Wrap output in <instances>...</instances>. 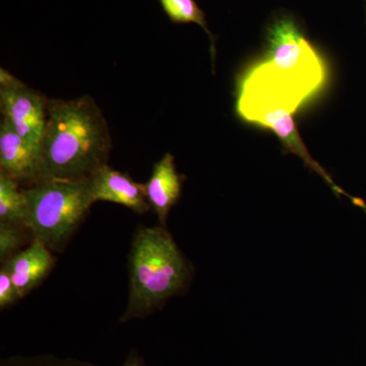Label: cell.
Instances as JSON below:
<instances>
[{"label":"cell","mask_w":366,"mask_h":366,"mask_svg":"<svg viewBox=\"0 0 366 366\" xmlns=\"http://www.w3.org/2000/svg\"><path fill=\"white\" fill-rule=\"evenodd\" d=\"M110 147L104 118L90 97L48 101L41 180L90 178L106 165Z\"/></svg>","instance_id":"6da1fadb"},{"label":"cell","mask_w":366,"mask_h":366,"mask_svg":"<svg viewBox=\"0 0 366 366\" xmlns=\"http://www.w3.org/2000/svg\"><path fill=\"white\" fill-rule=\"evenodd\" d=\"M129 261V298L120 322L153 314L192 279V268L163 227L137 229Z\"/></svg>","instance_id":"7a4b0ae2"},{"label":"cell","mask_w":366,"mask_h":366,"mask_svg":"<svg viewBox=\"0 0 366 366\" xmlns=\"http://www.w3.org/2000/svg\"><path fill=\"white\" fill-rule=\"evenodd\" d=\"M305 101L307 99L292 86L277 78L259 62L240 81L236 112L245 122L273 131L284 148L300 157L312 172L320 175L337 196L349 197L355 206L366 212L365 202L349 196L338 187L327 171L310 156L307 146L303 144L293 122V114Z\"/></svg>","instance_id":"3957f363"},{"label":"cell","mask_w":366,"mask_h":366,"mask_svg":"<svg viewBox=\"0 0 366 366\" xmlns=\"http://www.w3.org/2000/svg\"><path fill=\"white\" fill-rule=\"evenodd\" d=\"M26 228L50 250H61L85 218L92 204L90 178H50L23 189Z\"/></svg>","instance_id":"277c9868"},{"label":"cell","mask_w":366,"mask_h":366,"mask_svg":"<svg viewBox=\"0 0 366 366\" xmlns=\"http://www.w3.org/2000/svg\"><path fill=\"white\" fill-rule=\"evenodd\" d=\"M269 59L274 71L312 97L326 81V66L295 21L278 19L269 29Z\"/></svg>","instance_id":"5b68a950"},{"label":"cell","mask_w":366,"mask_h":366,"mask_svg":"<svg viewBox=\"0 0 366 366\" xmlns=\"http://www.w3.org/2000/svg\"><path fill=\"white\" fill-rule=\"evenodd\" d=\"M47 103L39 93L1 69L0 105L4 119L24 139L40 148L47 122Z\"/></svg>","instance_id":"8992f818"},{"label":"cell","mask_w":366,"mask_h":366,"mask_svg":"<svg viewBox=\"0 0 366 366\" xmlns=\"http://www.w3.org/2000/svg\"><path fill=\"white\" fill-rule=\"evenodd\" d=\"M41 148L24 139L6 120L0 125V167L1 172L16 182H39Z\"/></svg>","instance_id":"52a82bcc"},{"label":"cell","mask_w":366,"mask_h":366,"mask_svg":"<svg viewBox=\"0 0 366 366\" xmlns=\"http://www.w3.org/2000/svg\"><path fill=\"white\" fill-rule=\"evenodd\" d=\"M94 201L110 202L144 214L151 209L144 184L134 182L129 175L112 169L106 164L90 177Z\"/></svg>","instance_id":"ba28073f"},{"label":"cell","mask_w":366,"mask_h":366,"mask_svg":"<svg viewBox=\"0 0 366 366\" xmlns=\"http://www.w3.org/2000/svg\"><path fill=\"white\" fill-rule=\"evenodd\" d=\"M53 264L54 259L50 249L41 240L34 238L30 247L7 259L4 268L9 272L21 298L39 285Z\"/></svg>","instance_id":"9c48e42d"},{"label":"cell","mask_w":366,"mask_h":366,"mask_svg":"<svg viewBox=\"0 0 366 366\" xmlns=\"http://www.w3.org/2000/svg\"><path fill=\"white\" fill-rule=\"evenodd\" d=\"M182 187V177L178 174L174 158L170 153L165 154L154 165L150 179L144 184L149 204L163 227L171 208L179 199Z\"/></svg>","instance_id":"30bf717a"},{"label":"cell","mask_w":366,"mask_h":366,"mask_svg":"<svg viewBox=\"0 0 366 366\" xmlns=\"http://www.w3.org/2000/svg\"><path fill=\"white\" fill-rule=\"evenodd\" d=\"M25 194L13 177L0 172V222L26 227Z\"/></svg>","instance_id":"8fae6325"},{"label":"cell","mask_w":366,"mask_h":366,"mask_svg":"<svg viewBox=\"0 0 366 366\" xmlns=\"http://www.w3.org/2000/svg\"><path fill=\"white\" fill-rule=\"evenodd\" d=\"M162 6L164 11L167 14L170 21L174 24H197L204 29L208 34L212 43V52L213 59H215V50H214V39L207 26L204 13L197 6L196 0H159Z\"/></svg>","instance_id":"7c38bea8"},{"label":"cell","mask_w":366,"mask_h":366,"mask_svg":"<svg viewBox=\"0 0 366 366\" xmlns=\"http://www.w3.org/2000/svg\"><path fill=\"white\" fill-rule=\"evenodd\" d=\"M0 366H97L74 358L53 355L14 356L1 361Z\"/></svg>","instance_id":"4fadbf2b"},{"label":"cell","mask_w":366,"mask_h":366,"mask_svg":"<svg viewBox=\"0 0 366 366\" xmlns=\"http://www.w3.org/2000/svg\"><path fill=\"white\" fill-rule=\"evenodd\" d=\"M20 227L21 226L14 224L0 222V257L2 261H6L14 255L23 242L24 235Z\"/></svg>","instance_id":"5bb4252c"},{"label":"cell","mask_w":366,"mask_h":366,"mask_svg":"<svg viewBox=\"0 0 366 366\" xmlns=\"http://www.w3.org/2000/svg\"><path fill=\"white\" fill-rule=\"evenodd\" d=\"M20 298L9 272L2 267L0 269V307H9Z\"/></svg>","instance_id":"9a60e30c"},{"label":"cell","mask_w":366,"mask_h":366,"mask_svg":"<svg viewBox=\"0 0 366 366\" xmlns=\"http://www.w3.org/2000/svg\"><path fill=\"white\" fill-rule=\"evenodd\" d=\"M122 366H144V362L136 352H131Z\"/></svg>","instance_id":"2e32d148"}]
</instances>
